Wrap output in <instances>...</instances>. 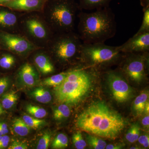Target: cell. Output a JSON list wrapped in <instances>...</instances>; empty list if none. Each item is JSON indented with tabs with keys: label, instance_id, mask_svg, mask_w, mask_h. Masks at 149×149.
<instances>
[{
	"label": "cell",
	"instance_id": "cell-1",
	"mask_svg": "<svg viewBox=\"0 0 149 149\" xmlns=\"http://www.w3.org/2000/svg\"><path fill=\"white\" fill-rule=\"evenodd\" d=\"M75 125L91 135L114 140L127 125L125 118L104 102L91 104L77 116Z\"/></svg>",
	"mask_w": 149,
	"mask_h": 149
},
{
	"label": "cell",
	"instance_id": "cell-2",
	"mask_svg": "<svg viewBox=\"0 0 149 149\" xmlns=\"http://www.w3.org/2000/svg\"><path fill=\"white\" fill-rule=\"evenodd\" d=\"M91 13L81 11L78 15L79 36L83 44L104 43L114 37L116 23L109 7L95 10Z\"/></svg>",
	"mask_w": 149,
	"mask_h": 149
},
{
	"label": "cell",
	"instance_id": "cell-3",
	"mask_svg": "<svg viewBox=\"0 0 149 149\" xmlns=\"http://www.w3.org/2000/svg\"><path fill=\"white\" fill-rule=\"evenodd\" d=\"M87 68L80 67L68 71L63 82L54 87L56 101L60 104L74 105L85 98L93 83V74Z\"/></svg>",
	"mask_w": 149,
	"mask_h": 149
},
{
	"label": "cell",
	"instance_id": "cell-4",
	"mask_svg": "<svg viewBox=\"0 0 149 149\" xmlns=\"http://www.w3.org/2000/svg\"><path fill=\"white\" fill-rule=\"evenodd\" d=\"M118 46L107 45L104 43L83 44L80 57L91 66L110 64L122 55Z\"/></svg>",
	"mask_w": 149,
	"mask_h": 149
},
{
	"label": "cell",
	"instance_id": "cell-5",
	"mask_svg": "<svg viewBox=\"0 0 149 149\" xmlns=\"http://www.w3.org/2000/svg\"><path fill=\"white\" fill-rule=\"evenodd\" d=\"M78 4L69 0H58L51 8L49 16L53 26L61 33L72 32Z\"/></svg>",
	"mask_w": 149,
	"mask_h": 149
},
{
	"label": "cell",
	"instance_id": "cell-6",
	"mask_svg": "<svg viewBox=\"0 0 149 149\" xmlns=\"http://www.w3.org/2000/svg\"><path fill=\"white\" fill-rule=\"evenodd\" d=\"M83 44L78 35L71 32L61 33L54 42L53 52L59 60L67 62L80 57Z\"/></svg>",
	"mask_w": 149,
	"mask_h": 149
},
{
	"label": "cell",
	"instance_id": "cell-7",
	"mask_svg": "<svg viewBox=\"0 0 149 149\" xmlns=\"http://www.w3.org/2000/svg\"><path fill=\"white\" fill-rule=\"evenodd\" d=\"M148 53L125 54L127 57L123 66V72L136 83H141L146 77Z\"/></svg>",
	"mask_w": 149,
	"mask_h": 149
},
{
	"label": "cell",
	"instance_id": "cell-8",
	"mask_svg": "<svg viewBox=\"0 0 149 149\" xmlns=\"http://www.w3.org/2000/svg\"><path fill=\"white\" fill-rule=\"evenodd\" d=\"M106 75L113 99L119 103L129 100L133 91L121 74L116 71H110Z\"/></svg>",
	"mask_w": 149,
	"mask_h": 149
},
{
	"label": "cell",
	"instance_id": "cell-9",
	"mask_svg": "<svg viewBox=\"0 0 149 149\" xmlns=\"http://www.w3.org/2000/svg\"><path fill=\"white\" fill-rule=\"evenodd\" d=\"M0 40L8 49L19 54L27 53L34 48L25 38L6 32H0Z\"/></svg>",
	"mask_w": 149,
	"mask_h": 149
},
{
	"label": "cell",
	"instance_id": "cell-10",
	"mask_svg": "<svg viewBox=\"0 0 149 149\" xmlns=\"http://www.w3.org/2000/svg\"><path fill=\"white\" fill-rule=\"evenodd\" d=\"M118 47L120 52L123 54L148 52L149 32L135 34L127 42Z\"/></svg>",
	"mask_w": 149,
	"mask_h": 149
},
{
	"label": "cell",
	"instance_id": "cell-11",
	"mask_svg": "<svg viewBox=\"0 0 149 149\" xmlns=\"http://www.w3.org/2000/svg\"><path fill=\"white\" fill-rule=\"evenodd\" d=\"M18 77L22 85L25 87H35L39 82V76L34 67L27 63L23 65L19 70Z\"/></svg>",
	"mask_w": 149,
	"mask_h": 149
},
{
	"label": "cell",
	"instance_id": "cell-12",
	"mask_svg": "<svg viewBox=\"0 0 149 149\" xmlns=\"http://www.w3.org/2000/svg\"><path fill=\"white\" fill-rule=\"evenodd\" d=\"M41 4V0H12L1 5L14 10H31L39 8Z\"/></svg>",
	"mask_w": 149,
	"mask_h": 149
},
{
	"label": "cell",
	"instance_id": "cell-13",
	"mask_svg": "<svg viewBox=\"0 0 149 149\" xmlns=\"http://www.w3.org/2000/svg\"><path fill=\"white\" fill-rule=\"evenodd\" d=\"M35 63L41 73L47 74L54 71V67L49 57L44 54H39L35 56Z\"/></svg>",
	"mask_w": 149,
	"mask_h": 149
},
{
	"label": "cell",
	"instance_id": "cell-14",
	"mask_svg": "<svg viewBox=\"0 0 149 149\" xmlns=\"http://www.w3.org/2000/svg\"><path fill=\"white\" fill-rule=\"evenodd\" d=\"M29 95L35 100L43 104H47L52 101V96L47 88L40 86L36 87L30 92Z\"/></svg>",
	"mask_w": 149,
	"mask_h": 149
},
{
	"label": "cell",
	"instance_id": "cell-15",
	"mask_svg": "<svg viewBox=\"0 0 149 149\" xmlns=\"http://www.w3.org/2000/svg\"><path fill=\"white\" fill-rule=\"evenodd\" d=\"M27 29L32 35L40 39H43L47 36L45 28L42 24L36 19H31L26 22Z\"/></svg>",
	"mask_w": 149,
	"mask_h": 149
},
{
	"label": "cell",
	"instance_id": "cell-16",
	"mask_svg": "<svg viewBox=\"0 0 149 149\" xmlns=\"http://www.w3.org/2000/svg\"><path fill=\"white\" fill-rule=\"evenodd\" d=\"M79 8L85 10H97L109 7L113 0H79Z\"/></svg>",
	"mask_w": 149,
	"mask_h": 149
},
{
	"label": "cell",
	"instance_id": "cell-17",
	"mask_svg": "<svg viewBox=\"0 0 149 149\" xmlns=\"http://www.w3.org/2000/svg\"><path fill=\"white\" fill-rule=\"evenodd\" d=\"M148 98L149 94L147 91H143L136 97L133 102V109L137 115H141L143 112Z\"/></svg>",
	"mask_w": 149,
	"mask_h": 149
},
{
	"label": "cell",
	"instance_id": "cell-18",
	"mask_svg": "<svg viewBox=\"0 0 149 149\" xmlns=\"http://www.w3.org/2000/svg\"><path fill=\"white\" fill-rule=\"evenodd\" d=\"M12 127L15 134L22 137L27 136L30 133L31 129L21 118H15L13 120Z\"/></svg>",
	"mask_w": 149,
	"mask_h": 149
},
{
	"label": "cell",
	"instance_id": "cell-19",
	"mask_svg": "<svg viewBox=\"0 0 149 149\" xmlns=\"http://www.w3.org/2000/svg\"><path fill=\"white\" fill-rule=\"evenodd\" d=\"M18 99V95L15 91H12L6 93L2 97V106L4 109H10L16 104Z\"/></svg>",
	"mask_w": 149,
	"mask_h": 149
},
{
	"label": "cell",
	"instance_id": "cell-20",
	"mask_svg": "<svg viewBox=\"0 0 149 149\" xmlns=\"http://www.w3.org/2000/svg\"><path fill=\"white\" fill-rule=\"evenodd\" d=\"M68 72H62L48 77L43 80L42 84L47 87H55L60 85L65 79Z\"/></svg>",
	"mask_w": 149,
	"mask_h": 149
},
{
	"label": "cell",
	"instance_id": "cell-21",
	"mask_svg": "<svg viewBox=\"0 0 149 149\" xmlns=\"http://www.w3.org/2000/svg\"><path fill=\"white\" fill-rule=\"evenodd\" d=\"M17 17L12 13L0 11V25L5 27L13 26L17 22Z\"/></svg>",
	"mask_w": 149,
	"mask_h": 149
},
{
	"label": "cell",
	"instance_id": "cell-22",
	"mask_svg": "<svg viewBox=\"0 0 149 149\" xmlns=\"http://www.w3.org/2000/svg\"><path fill=\"white\" fill-rule=\"evenodd\" d=\"M70 110L66 104H61L55 108L53 110V118L56 120H60L69 117Z\"/></svg>",
	"mask_w": 149,
	"mask_h": 149
},
{
	"label": "cell",
	"instance_id": "cell-23",
	"mask_svg": "<svg viewBox=\"0 0 149 149\" xmlns=\"http://www.w3.org/2000/svg\"><path fill=\"white\" fill-rule=\"evenodd\" d=\"M22 118L29 128L35 130L42 127L46 124L45 120L36 118L29 115H23Z\"/></svg>",
	"mask_w": 149,
	"mask_h": 149
},
{
	"label": "cell",
	"instance_id": "cell-24",
	"mask_svg": "<svg viewBox=\"0 0 149 149\" xmlns=\"http://www.w3.org/2000/svg\"><path fill=\"white\" fill-rule=\"evenodd\" d=\"M25 109L30 116L39 119L45 117L47 115V111L42 107L33 105L31 104L27 105Z\"/></svg>",
	"mask_w": 149,
	"mask_h": 149
},
{
	"label": "cell",
	"instance_id": "cell-25",
	"mask_svg": "<svg viewBox=\"0 0 149 149\" xmlns=\"http://www.w3.org/2000/svg\"><path fill=\"white\" fill-rule=\"evenodd\" d=\"M68 140L64 133H61L57 135L52 143V148L64 149L68 146Z\"/></svg>",
	"mask_w": 149,
	"mask_h": 149
},
{
	"label": "cell",
	"instance_id": "cell-26",
	"mask_svg": "<svg viewBox=\"0 0 149 149\" xmlns=\"http://www.w3.org/2000/svg\"><path fill=\"white\" fill-rule=\"evenodd\" d=\"M140 134V129L139 124L135 123L128 130L125 136V139L130 143H135L138 141Z\"/></svg>",
	"mask_w": 149,
	"mask_h": 149
},
{
	"label": "cell",
	"instance_id": "cell-27",
	"mask_svg": "<svg viewBox=\"0 0 149 149\" xmlns=\"http://www.w3.org/2000/svg\"><path fill=\"white\" fill-rule=\"evenodd\" d=\"M87 141L89 146L93 149H104L106 147V142L96 136L89 135L87 137Z\"/></svg>",
	"mask_w": 149,
	"mask_h": 149
},
{
	"label": "cell",
	"instance_id": "cell-28",
	"mask_svg": "<svg viewBox=\"0 0 149 149\" xmlns=\"http://www.w3.org/2000/svg\"><path fill=\"white\" fill-rule=\"evenodd\" d=\"M149 32V5L144 7V15L141 27L136 34Z\"/></svg>",
	"mask_w": 149,
	"mask_h": 149
},
{
	"label": "cell",
	"instance_id": "cell-29",
	"mask_svg": "<svg viewBox=\"0 0 149 149\" xmlns=\"http://www.w3.org/2000/svg\"><path fill=\"white\" fill-rule=\"evenodd\" d=\"M15 62L14 57L9 54L3 55L0 58V66L3 69H10L14 65Z\"/></svg>",
	"mask_w": 149,
	"mask_h": 149
},
{
	"label": "cell",
	"instance_id": "cell-30",
	"mask_svg": "<svg viewBox=\"0 0 149 149\" xmlns=\"http://www.w3.org/2000/svg\"><path fill=\"white\" fill-rule=\"evenodd\" d=\"M52 134L49 131H46L41 137L36 146L37 149H47L49 146Z\"/></svg>",
	"mask_w": 149,
	"mask_h": 149
},
{
	"label": "cell",
	"instance_id": "cell-31",
	"mask_svg": "<svg viewBox=\"0 0 149 149\" xmlns=\"http://www.w3.org/2000/svg\"><path fill=\"white\" fill-rule=\"evenodd\" d=\"M72 139L73 145L76 149H83L87 146V143L83 139L82 133L80 131H77L74 133Z\"/></svg>",
	"mask_w": 149,
	"mask_h": 149
},
{
	"label": "cell",
	"instance_id": "cell-32",
	"mask_svg": "<svg viewBox=\"0 0 149 149\" xmlns=\"http://www.w3.org/2000/svg\"><path fill=\"white\" fill-rule=\"evenodd\" d=\"M10 81L8 77H4L0 78V95L4 93L9 86Z\"/></svg>",
	"mask_w": 149,
	"mask_h": 149
},
{
	"label": "cell",
	"instance_id": "cell-33",
	"mask_svg": "<svg viewBox=\"0 0 149 149\" xmlns=\"http://www.w3.org/2000/svg\"><path fill=\"white\" fill-rule=\"evenodd\" d=\"M27 144L17 140H13L9 146L8 149H28Z\"/></svg>",
	"mask_w": 149,
	"mask_h": 149
},
{
	"label": "cell",
	"instance_id": "cell-34",
	"mask_svg": "<svg viewBox=\"0 0 149 149\" xmlns=\"http://www.w3.org/2000/svg\"><path fill=\"white\" fill-rule=\"evenodd\" d=\"M10 137L7 135L0 136V149L6 148L9 143Z\"/></svg>",
	"mask_w": 149,
	"mask_h": 149
},
{
	"label": "cell",
	"instance_id": "cell-35",
	"mask_svg": "<svg viewBox=\"0 0 149 149\" xmlns=\"http://www.w3.org/2000/svg\"><path fill=\"white\" fill-rule=\"evenodd\" d=\"M138 141L139 143L143 145L145 148H148L149 146V138L148 135H143L139 136Z\"/></svg>",
	"mask_w": 149,
	"mask_h": 149
},
{
	"label": "cell",
	"instance_id": "cell-36",
	"mask_svg": "<svg viewBox=\"0 0 149 149\" xmlns=\"http://www.w3.org/2000/svg\"><path fill=\"white\" fill-rule=\"evenodd\" d=\"M0 129L3 131L6 134L8 133V126L7 124L5 123L0 122Z\"/></svg>",
	"mask_w": 149,
	"mask_h": 149
},
{
	"label": "cell",
	"instance_id": "cell-37",
	"mask_svg": "<svg viewBox=\"0 0 149 149\" xmlns=\"http://www.w3.org/2000/svg\"><path fill=\"white\" fill-rule=\"evenodd\" d=\"M142 123L144 127L149 128V114L147 115L142 119Z\"/></svg>",
	"mask_w": 149,
	"mask_h": 149
},
{
	"label": "cell",
	"instance_id": "cell-38",
	"mask_svg": "<svg viewBox=\"0 0 149 149\" xmlns=\"http://www.w3.org/2000/svg\"><path fill=\"white\" fill-rule=\"evenodd\" d=\"M122 146L121 145H112V144H109V145H107L106 147L105 148L107 149H119L121 148Z\"/></svg>",
	"mask_w": 149,
	"mask_h": 149
},
{
	"label": "cell",
	"instance_id": "cell-39",
	"mask_svg": "<svg viewBox=\"0 0 149 149\" xmlns=\"http://www.w3.org/2000/svg\"><path fill=\"white\" fill-rule=\"evenodd\" d=\"M149 102L148 101L145 105V109H144V111L147 113V114H149Z\"/></svg>",
	"mask_w": 149,
	"mask_h": 149
},
{
	"label": "cell",
	"instance_id": "cell-40",
	"mask_svg": "<svg viewBox=\"0 0 149 149\" xmlns=\"http://www.w3.org/2000/svg\"><path fill=\"white\" fill-rule=\"evenodd\" d=\"M4 109L2 106L1 104H0V116L6 113V111Z\"/></svg>",
	"mask_w": 149,
	"mask_h": 149
},
{
	"label": "cell",
	"instance_id": "cell-41",
	"mask_svg": "<svg viewBox=\"0 0 149 149\" xmlns=\"http://www.w3.org/2000/svg\"><path fill=\"white\" fill-rule=\"evenodd\" d=\"M11 1L12 0H0V5L5 3Z\"/></svg>",
	"mask_w": 149,
	"mask_h": 149
},
{
	"label": "cell",
	"instance_id": "cell-42",
	"mask_svg": "<svg viewBox=\"0 0 149 149\" xmlns=\"http://www.w3.org/2000/svg\"><path fill=\"white\" fill-rule=\"evenodd\" d=\"M148 5H149V0H144V7Z\"/></svg>",
	"mask_w": 149,
	"mask_h": 149
},
{
	"label": "cell",
	"instance_id": "cell-43",
	"mask_svg": "<svg viewBox=\"0 0 149 149\" xmlns=\"http://www.w3.org/2000/svg\"><path fill=\"white\" fill-rule=\"evenodd\" d=\"M5 133L1 129H0V136H4V135H6Z\"/></svg>",
	"mask_w": 149,
	"mask_h": 149
}]
</instances>
